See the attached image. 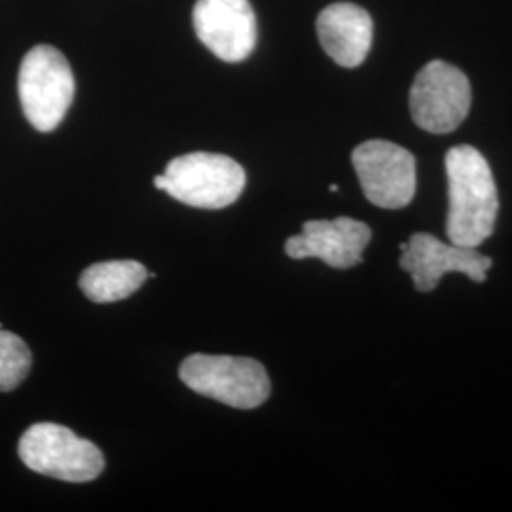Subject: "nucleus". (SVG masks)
Returning <instances> with one entry per match:
<instances>
[{"mask_svg":"<svg viewBox=\"0 0 512 512\" xmlns=\"http://www.w3.org/2000/svg\"><path fill=\"white\" fill-rule=\"evenodd\" d=\"M450 243L475 249L494 234L499 198L488 160L475 147L459 145L446 154Z\"/></svg>","mask_w":512,"mask_h":512,"instance_id":"f257e3e1","label":"nucleus"},{"mask_svg":"<svg viewBox=\"0 0 512 512\" xmlns=\"http://www.w3.org/2000/svg\"><path fill=\"white\" fill-rule=\"evenodd\" d=\"M245 183L247 175L236 160L211 152L179 156L167 164L164 175L154 177L158 190L200 209H222L238 202Z\"/></svg>","mask_w":512,"mask_h":512,"instance_id":"f03ea898","label":"nucleus"},{"mask_svg":"<svg viewBox=\"0 0 512 512\" xmlns=\"http://www.w3.org/2000/svg\"><path fill=\"white\" fill-rule=\"evenodd\" d=\"M18 90L29 124L42 133L54 131L73 103L74 76L69 61L54 46H35L21 61Z\"/></svg>","mask_w":512,"mask_h":512,"instance_id":"7ed1b4c3","label":"nucleus"},{"mask_svg":"<svg viewBox=\"0 0 512 512\" xmlns=\"http://www.w3.org/2000/svg\"><path fill=\"white\" fill-rule=\"evenodd\" d=\"M179 376L203 397L239 410H251L270 397L266 368L249 357L196 353L184 359Z\"/></svg>","mask_w":512,"mask_h":512,"instance_id":"20e7f679","label":"nucleus"},{"mask_svg":"<svg viewBox=\"0 0 512 512\" xmlns=\"http://www.w3.org/2000/svg\"><path fill=\"white\" fill-rule=\"evenodd\" d=\"M19 458L38 475L65 482H90L103 473V452L57 423L31 425L19 439Z\"/></svg>","mask_w":512,"mask_h":512,"instance_id":"39448f33","label":"nucleus"},{"mask_svg":"<svg viewBox=\"0 0 512 512\" xmlns=\"http://www.w3.org/2000/svg\"><path fill=\"white\" fill-rule=\"evenodd\" d=\"M471 110V84L458 67L435 59L421 69L410 90L416 126L444 135L458 129Z\"/></svg>","mask_w":512,"mask_h":512,"instance_id":"423d86ee","label":"nucleus"},{"mask_svg":"<svg viewBox=\"0 0 512 512\" xmlns=\"http://www.w3.org/2000/svg\"><path fill=\"white\" fill-rule=\"evenodd\" d=\"M351 162L366 200L382 209H401L416 196V158L395 143L374 139L353 150Z\"/></svg>","mask_w":512,"mask_h":512,"instance_id":"0eeeda50","label":"nucleus"},{"mask_svg":"<svg viewBox=\"0 0 512 512\" xmlns=\"http://www.w3.org/2000/svg\"><path fill=\"white\" fill-rule=\"evenodd\" d=\"M401 268L412 274L414 287L420 293H431L448 272H461L475 283H484L492 268V258L471 247L446 245L439 238L418 232L401 245Z\"/></svg>","mask_w":512,"mask_h":512,"instance_id":"6e6552de","label":"nucleus"},{"mask_svg":"<svg viewBox=\"0 0 512 512\" xmlns=\"http://www.w3.org/2000/svg\"><path fill=\"white\" fill-rule=\"evenodd\" d=\"M194 29L213 54L226 63H239L253 54L256 18L249 0H198Z\"/></svg>","mask_w":512,"mask_h":512,"instance_id":"1a4fd4ad","label":"nucleus"},{"mask_svg":"<svg viewBox=\"0 0 512 512\" xmlns=\"http://www.w3.org/2000/svg\"><path fill=\"white\" fill-rule=\"evenodd\" d=\"M372 239V230L361 220L338 217L308 220L302 234L287 239L285 253L294 258H319L338 270H348L363 262V251Z\"/></svg>","mask_w":512,"mask_h":512,"instance_id":"9d476101","label":"nucleus"},{"mask_svg":"<svg viewBox=\"0 0 512 512\" xmlns=\"http://www.w3.org/2000/svg\"><path fill=\"white\" fill-rule=\"evenodd\" d=\"M317 37L340 67L353 69L365 61L372 48L374 23L365 8L353 2H336L319 14Z\"/></svg>","mask_w":512,"mask_h":512,"instance_id":"9b49d317","label":"nucleus"},{"mask_svg":"<svg viewBox=\"0 0 512 512\" xmlns=\"http://www.w3.org/2000/svg\"><path fill=\"white\" fill-rule=\"evenodd\" d=\"M147 277V268L137 260L97 262L80 275V289L92 302L110 304L139 291Z\"/></svg>","mask_w":512,"mask_h":512,"instance_id":"f8f14e48","label":"nucleus"},{"mask_svg":"<svg viewBox=\"0 0 512 512\" xmlns=\"http://www.w3.org/2000/svg\"><path fill=\"white\" fill-rule=\"evenodd\" d=\"M33 355L18 334L0 329V391L16 389L29 374Z\"/></svg>","mask_w":512,"mask_h":512,"instance_id":"ddd939ff","label":"nucleus"},{"mask_svg":"<svg viewBox=\"0 0 512 512\" xmlns=\"http://www.w3.org/2000/svg\"><path fill=\"white\" fill-rule=\"evenodd\" d=\"M330 192H338V186H336V184H330Z\"/></svg>","mask_w":512,"mask_h":512,"instance_id":"4468645a","label":"nucleus"}]
</instances>
